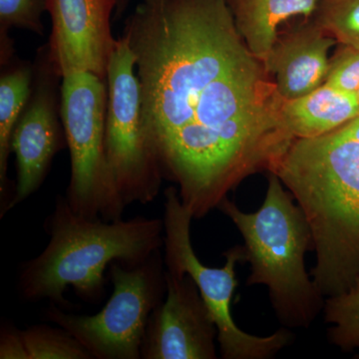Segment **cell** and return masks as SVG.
Wrapping results in <instances>:
<instances>
[{
    "instance_id": "cell-8",
    "label": "cell",
    "mask_w": 359,
    "mask_h": 359,
    "mask_svg": "<svg viewBox=\"0 0 359 359\" xmlns=\"http://www.w3.org/2000/svg\"><path fill=\"white\" fill-rule=\"evenodd\" d=\"M60 76L54 70L45 44L33 65L32 92L11 137V152L16 156L18 183L11 209L39 190L52 160L67 145L65 127L59 122Z\"/></svg>"
},
{
    "instance_id": "cell-21",
    "label": "cell",
    "mask_w": 359,
    "mask_h": 359,
    "mask_svg": "<svg viewBox=\"0 0 359 359\" xmlns=\"http://www.w3.org/2000/svg\"><path fill=\"white\" fill-rule=\"evenodd\" d=\"M335 131L342 136L348 137V138L359 142V116Z\"/></svg>"
},
{
    "instance_id": "cell-7",
    "label": "cell",
    "mask_w": 359,
    "mask_h": 359,
    "mask_svg": "<svg viewBox=\"0 0 359 359\" xmlns=\"http://www.w3.org/2000/svg\"><path fill=\"white\" fill-rule=\"evenodd\" d=\"M135 69L134 52L123 35L116 40L107 69L105 150L125 205L153 202L164 179L144 128L141 85Z\"/></svg>"
},
{
    "instance_id": "cell-17",
    "label": "cell",
    "mask_w": 359,
    "mask_h": 359,
    "mask_svg": "<svg viewBox=\"0 0 359 359\" xmlns=\"http://www.w3.org/2000/svg\"><path fill=\"white\" fill-rule=\"evenodd\" d=\"M47 11V0H0V58L1 66L11 62L13 43L7 36L11 28L18 27L43 35L41 16Z\"/></svg>"
},
{
    "instance_id": "cell-4",
    "label": "cell",
    "mask_w": 359,
    "mask_h": 359,
    "mask_svg": "<svg viewBox=\"0 0 359 359\" xmlns=\"http://www.w3.org/2000/svg\"><path fill=\"white\" fill-rule=\"evenodd\" d=\"M60 117L70 151L71 209L87 219H122L124 203L116 187L105 150L107 80L90 72L62 77Z\"/></svg>"
},
{
    "instance_id": "cell-11",
    "label": "cell",
    "mask_w": 359,
    "mask_h": 359,
    "mask_svg": "<svg viewBox=\"0 0 359 359\" xmlns=\"http://www.w3.org/2000/svg\"><path fill=\"white\" fill-rule=\"evenodd\" d=\"M327 34L318 25L276 40L264 63L275 76L276 93L283 100L306 95L325 83L330 62L328 51L337 41Z\"/></svg>"
},
{
    "instance_id": "cell-14",
    "label": "cell",
    "mask_w": 359,
    "mask_h": 359,
    "mask_svg": "<svg viewBox=\"0 0 359 359\" xmlns=\"http://www.w3.org/2000/svg\"><path fill=\"white\" fill-rule=\"evenodd\" d=\"M33 66L20 62L8 68L0 77V199L1 217L11 210L7 188V166L11 153L13 130L20 120L32 92Z\"/></svg>"
},
{
    "instance_id": "cell-20",
    "label": "cell",
    "mask_w": 359,
    "mask_h": 359,
    "mask_svg": "<svg viewBox=\"0 0 359 359\" xmlns=\"http://www.w3.org/2000/svg\"><path fill=\"white\" fill-rule=\"evenodd\" d=\"M0 358L29 359L25 342L21 337V330L11 327H4L0 335Z\"/></svg>"
},
{
    "instance_id": "cell-3",
    "label": "cell",
    "mask_w": 359,
    "mask_h": 359,
    "mask_svg": "<svg viewBox=\"0 0 359 359\" xmlns=\"http://www.w3.org/2000/svg\"><path fill=\"white\" fill-rule=\"evenodd\" d=\"M294 196L271 173L263 205L256 212L242 211L233 201H222L218 210L237 226L244 238L247 285H263L283 327L308 328L325 306L304 264L313 252L311 224Z\"/></svg>"
},
{
    "instance_id": "cell-24",
    "label": "cell",
    "mask_w": 359,
    "mask_h": 359,
    "mask_svg": "<svg viewBox=\"0 0 359 359\" xmlns=\"http://www.w3.org/2000/svg\"><path fill=\"white\" fill-rule=\"evenodd\" d=\"M355 358H358V359H359V353H356V356H355Z\"/></svg>"
},
{
    "instance_id": "cell-22",
    "label": "cell",
    "mask_w": 359,
    "mask_h": 359,
    "mask_svg": "<svg viewBox=\"0 0 359 359\" xmlns=\"http://www.w3.org/2000/svg\"><path fill=\"white\" fill-rule=\"evenodd\" d=\"M117 1V6H116L115 18H121L123 14L126 13L127 8H128L132 0H116Z\"/></svg>"
},
{
    "instance_id": "cell-6",
    "label": "cell",
    "mask_w": 359,
    "mask_h": 359,
    "mask_svg": "<svg viewBox=\"0 0 359 359\" xmlns=\"http://www.w3.org/2000/svg\"><path fill=\"white\" fill-rule=\"evenodd\" d=\"M160 250L136 266H109L113 292L102 311L76 316L50 306L47 320L65 328L96 359L141 358L153 311L167 292L166 269Z\"/></svg>"
},
{
    "instance_id": "cell-9",
    "label": "cell",
    "mask_w": 359,
    "mask_h": 359,
    "mask_svg": "<svg viewBox=\"0 0 359 359\" xmlns=\"http://www.w3.org/2000/svg\"><path fill=\"white\" fill-rule=\"evenodd\" d=\"M116 6V0H47L49 59L59 76L90 72L107 79L116 43L110 23Z\"/></svg>"
},
{
    "instance_id": "cell-1",
    "label": "cell",
    "mask_w": 359,
    "mask_h": 359,
    "mask_svg": "<svg viewBox=\"0 0 359 359\" xmlns=\"http://www.w3.org/2000/svg\"><path fill=\"white\" fill-rule=\"evenodd\" d=\"M306 214L311 278L325 299L359 280V142L337 131L297 138L271 168Z\"/></svg>"
},
{
    "instance_id": "cell-18",
    "label": "cell",
    "mask_w": 359,
    "mask_h": 359,
    "mask_svg": "<svg viewBox=\"0 0 359 359\" xmlns=\"http://www.w3.org/2000/svg\"><path fill=\"white\" fill-rule=\"evenodd\" d=\"M318 25L346 46L359 47V0H321Z\"/></svg>"
},
{
    "instance_id": "cell-10",
    "label": "cell",
    "mask_w": 359,
    "mask_h": 359,
    "mask_svg": "<svg viewBox=\"0 0 359 359\" xmlns=\"http://www.w3.org/2000/svg\"><path fill=\"white\" fill-rule=\"evenodd\" d=\"M166 299L149 320L141 358L216 359L218 330L197 285L166 271Z\"/></svg>"
},
{
    "instance_id": "cell-12",
    "label": "cell",
    "mask_w": 359,
    "mask_h": 359,
    "mask_svg": "<svg viewBox=\"0 0 359 359\" xmlns=\"http://www.w3.org/2000/svg\"><path fill=\"white\" fill-rule=\"evenodd\" d=\"M278 116L280 127L292 138H314L358 117L359 104L355 94L323 83L299 98L282 99Z\"/></svg>"
},
{
    "instance_id": "cell-5",
    "label": "cell",
    "mask_w": 359,
    "mask_h": 359,
    "mask_svg": "<svg viewBox=\"0 0 359 359\" xmlns=\"http://www.w3.org/2000/svg\"><path fill=\"white\" fill-rule=\"evenodd\" d=\"M192 214L183 205L178 190L165 191L164 263L168 273L193 278L217 330L224 359H269L289 346L292 334L287 327L269 337L248 334L238 327L231 311L233 292L238 287L236 266L244 263V245H233L224 252L226 263L222 268H210L194 252L191 241Z\"/></svg>"
},
{
    "instance_id": "cell-23",
    "label": "cell",
    "mask_w": 359,
    "mask_h": 359,
    "mask_svg": "<svg viewBox=\"0 0 359 359\" xmlns=\"http://www.w3.org/2000/svg\"><path fill=\"white\" fill-rule=\"evenodd\" d=\"M355 95H356V98H358V104H359V88H358V91H356Z\"/></svg>"
},
{
    "instance_id": "cell-19",
    "label": "cell",
    "mask_w": 359,
    "mask_h": 359,
    "mask_svg": "<svg viewBox=\"0 0 359 359\" xmlns=\"http://www.w3.org/2000/svg\"><path fill=\"white\" fill-rule=\"evenodd\" d=\"M325 83L349 93L359 88V47L346 46L330 60Z\"/></svg>"
},
{
    "instance_id": "cell-13",
    "label": "cell",
    "mask_w": 359,
    "mask_h": 359,
    "mask_svg": "<svg viewBox=\"0 0 359 359\" xmlns=\"http://www.w3.org/2000/svg\"><path fill=\"white\" fill-rule=\"evenodd\" d=\"M321 0H237L235 22L255 58L266 60L278 40L280 23L295 15L309 18Z\"/></svg>"
},
{
    "instance_id": "cell-2",
    "label": "cell",
    "mask_w": 359,
    "mask_h": 359,
    "mask_svg": "<svg viewBox=\"0 0 359 359\" xmlns=\"http://www.w3.org/2000/svg\"><path fill=\"white\" fill-rule=\"evenodd\" d=\"M45 228L48 245L21 266L18 287L28 302L65 304L66 287H72L84 301L97 302L104 295L108 266L114 262L139 266L164 245L163 219H87L63 197L57 198Z\"/></svg>"
},
{
    "instance_id": "cell-16",
    "label": "cell",
    "mask_w": 359,
    "mask_h": 359,
    "mask_svg": "<svg viewBox=\"0 0 359 359\" xmlns=\"http://www.w3.org/2000/svg\"><path fill=\"white\" fill-rule=\"evenodd\" d=\"M29 359H91V354L65 328L32 325L21 330Z\"/></svg>"
},
{
    "instance_id": "cell-15",
    "label": "cell",
    "mask_w": 359,
    "mask_h": 359,
    "mask_svg": "<svg viewBox=\"0 0 359 359\" xmlns=\"http://www.w3.org/2000/svg\"><path fill=\"white\" fill-rule=\"evenodd\" d=\"M330 344L344 353H359V280L344 294L327 297L323 309Z\"/></svg>"
}]
</instances>
